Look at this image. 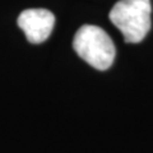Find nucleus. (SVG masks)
Returning <instances> with one entry per match:
<instances>
[{
	"instance_id": "f03ea898",
	"label": "nucleus",
	"mask_w": 153,
	"mask_h": 153,
	"mask_svg": "<svg viewBox=\"0 0 153 153\" xmlns=\"http://www.w3.org/2000/svg\"><path fill=\"white\" fill-rule=\"evenodd\" d=\"M73 47L79 57L97 70L108 69L116 55L111 37L102 28L92 25H84L76 31Z\"/></svg>"
},
{
	"instance_id": "f257e3e1",
	"label": "nucleus",
	"mask_w": 153,
	"mask_h": 153,
	"mask_svg": "<svg viewBox=\"0 0 153 153\" xmlns=\"http://www.w3.org/2000/svg\"><path fill=\"white\" fill-rule=\"evenodd\" d=\"M151 0H120L110 12V21L128 44H139L151 30Z\"/></svg>"
},
{
	"instance_id": "7ed1b4c3",
	"label": "nucleus",
	"mask_w": 153,
	"mask_h": 153,
	"mask_svg": "<svg viewBox=\"0 0 153 153\" xmlns=\"http://www.w3.org/2000/svg\"><path fill=\"white\" fill-rule=\"evenodd\" d=\"M18 26L31 44H42L50 37L55 16L47 9H27L18 17Z\"/></svg>"
}]
</instances>
